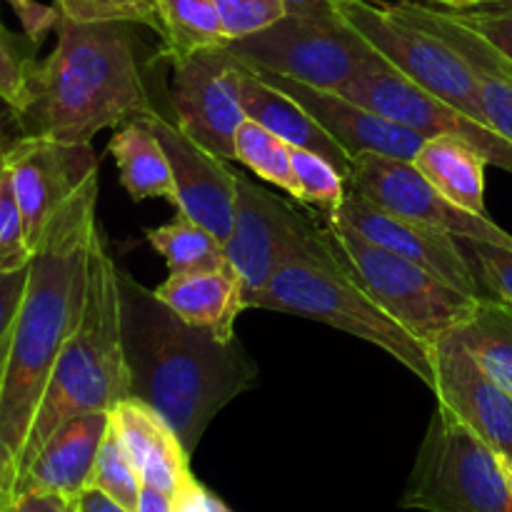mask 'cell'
Wrapping results in <instances>:
<instances>
[{
    "mask_svg": "<svg viewBox=\"0 0 512 512\" xmlns=\"http://www.w3.org/2000/svg\"><path fill=\"white\" fill-rule=\"evenodd\" d=\"M10 133H15V128H5V130H0V138H3V135H10Z\"/></svg>",
    "mask_w": 512,
    "mask_h": 512,
    "instance_id": "49",
    "label": "cell"
},
{
    "mask_svg": "<svg viewBox=\"0 0 512 512\" xmlns=\"http://www.w3.org/2000/svg\"><path fill=\"white\" fill-rule=\"evenodd\" d=\"M145 123L153 128L163 143L165 155L173 170L178 208L210 230L220 243H225L233 230L235 210V170L223 158L195 143L175 120L165 118L158 108L145 115Z\"/></svg>",
    "mask_w": 512,
    "mask_h": 512,
    "instance_id": "18",
    "label": "cell"
},
{
    "mask_svg": "<svg viewBox=\"0 0 512 512\" xmlns=\"http://www.w3.org/2000/svg\"><path fill=\"white\" fill-rule=\"evenodd\" d=\"M8 3L13 5L15 13H18L20 20H23L25 35H28V38L40 48L45 33L58 25L60 20L58 8H45V5L35 3V0H8Z\"/></svg>",
    "mask_w": 512,
    "mask_h": 512,
    "instance_id": "39",
    "label": "cell"
},
{
    "mask_svg": "<svg viewBox=\"0 0 512 512\" xmlns=\"http://www.w3.org/2000/svg\"><path fill=\"white\" fill-rule=\"evenodd\" d=\"M338 93L355 100L363 108L373 110V113L405 125V128L418 130L428 138L430 135H455L470 148L478 150L488 160V165H498V168L512 173L510 138H505L493 125L480 123L463 110L438 100L398 70H370V73L343 85Z\"/></svg>",
    "mask_w": 512,
    "mask_h": 512,
    "instance_id": "11",
    "label": "cell"
},
{
    "mask_svg": "<svg viewBox=\"0 0 512 512\" xmlns=\"http://www.w3.org/2000/svg\"><path fill=\"white\" fill-rule=\"evenodd\" d=\"M15 138V133L0 138V273H18L33 263V248L25 233L23 210L15 195L13 175L5 163V145Z\"/></svg>",
    "mask_w": 512,
    "mask_h": 512,
    "instance_id": "30",
    "label": "cell"
},
{
    "mask_svg": "<svg viewBox=\"0 0 512 512\" xmlns=\"http://www.w3.org/2000/svg\"><path fill=\"white\" fill-rule=\"evenodd\" d=\"M228 48L248 68L323 90H340L370 70L393 68L340 10L285 15L260 33L230 40Z\"/></svg>",
    "mask_w": 512,
    "mask_h": 512,
    "instance_id": "6",
    "label": "cell"
},
{
    "mask_svg": "<svg viewBox=\"0 0 512 512\" xmlns=\"http://www.w3.org/2000/svg\"><path fill=\"white\" fill-rule=\"evenodd\" d=\"M253 73H258L265 83H270L280 93L290 95L295 103L303 105L350 158L373 153L413 163L418 150L423 148L425 138H428L418 130H410L405 125L395 123V120H388L385 115L363 108L355 100L340 95L338 90L313 88V85H305L300 80L263 73V70H253Z\"/></svg>",
    "mask_w": 512,
    "mask_h": 512,
    "instance_id": "17",
    "label": "cell"
},
{
    "mask_svg": "<svg viewBox=\"0 0 512 512\" xmlns=\"http://www.w3.org/2000/svg\"><path fill=\"white\" fill-rule=\"evenodd\" d=\"M90 488L103 490L108 498L123 505L128 510H138L140 490H143V480H140L138 470H135L133 460H130L128 450H125L123 440H120L118 430L110 423L108 433H105L103 445L95 458L93 478H90Z\"/></svg>",
    "mask_w": 512,
    "mask_h": 512,
    "instance_id": "31",
    "label": "cell"
},
{
    "mask_svg": "<svg viewBox=\"0 0 512 512\" xmlns=\"http://www.w3.org/2000/svg\"><path fill=\"white\" fill-rule=\"evenodd\" d=\"M108 428L110 413H85L60 425L23 470L13 495L23 490H48L78 498L90 488L95 458Z\"/></svg>",
    "mask_w": 512,
    "mask_h": 512,
    "instance_id": "19",
    "label": "cell"
},
{
    "mask_svg": "<svg viewBox=\"0 0 512 512\" xmlns=\"http://www.w3.org/2000/svg\"><path fill=\"white\" fill-rule=\"evenodd\" d=\"M433 393L438 405L473 430L503 463L512 465V393L455 340L443 335L433 345Z\"/></svg>",
    "mask_w": 512,
    "mask_h": 512,
    "instance_id": "16",
    "label": "cell"
},
{
    "mask_svg": "<svg viewBox=\"0 0 512 512\" xmlns=\"http://www.w3.org/2000/svg\"><path fill=\"white\" fill-rule=\"evenodd\" d=\"M228 40L248 38L288 15L283 0H213Z\"/></svg>",
    "mask_w": 512,
    "mask_h": 512,
    "instance_id": "34",
    "label": "cell"
},
{
    "mask_svg": "<svg viewBox=\"0 0 512 512\" xmlns=\"http://www.w3.org/2000/svg\"><path fill=\"white\" fill-rule=\"evenodd\" d=\"M428 5H443L445 10H473L480 8L485 0H423Z\"/></svg>",
    "mask_w": 512,
    "mask_h": 512,
    "instance_id": "44",
    "label": "cell"
},
{
    "mask_svg": "<svg viewBox=\"0 0 512 512\" xmlns=\"http://www.w3.org/2000/svg\"><path fill=\"white\" fill-rule=\"evenodd\" d=\"M13 128V108L5 100H0V130Z\"/></svg>",
    "mask_w": 512,
    "mask_h": 512,
    "instance_id": "45",
    "label": "cell"
},
{
    "mask_svg": "<svg viewBox=\"0 0 512 512\" xmlns=\"http://www.w3.org/2000/svg\"><path fill=\"white\" fill-rule=\"evenodd\" d=\"M323 225L270 193L243 173H235L233 230L223 243L225 258L243 280L245 310L255 308L275 270L293 258Z\"/></svg>",
    "mask_w": 512,
    "mask_h": 512,
    "instance_id": "10",
    "label": "cell"
},
{
    "mask_svg": "<svg viewBox=\"0 0 512 512\" xmlns=\"http://www.w3.org/2000/svg\"><path fill=\"white\" fill-rule=\"evenodd\" d=\"M55 8L78 23H130L160 30L155 0H55Z\"/></svg>",
    "mask_w": 512,
    "mask_h": 512,
    "instance_id": "33",
    "label": "cell"
},
{
    "mask_svg": "<svg viewBox=\"0 0 512 512\" xmlns=\"http://www.w3.org/2000/svg\"><path fill=\"white\" fill-rule=\"evenodd\" d=\"M3 512H75V500L48 490H23L8 500Z\"/></svg>",
    "mask_w": 512,
    "mask_h": 512,
    "instance_id": "40",
    "label": "cell"
},
{
    "mask_svg": "<svg viewBox=\"0 0 512 512\" xmlns=\"http://www.w3.org/2000/svg\"><path fill=\"white\" fill-rule=\"evenodd\" d=\"M5 505H8V498H5V495H3V493H0V512H3V510H5Z\"/></svg>",
    "mask_w": 512,
    "mask_h": 512,
    "instance_id": "48",
    "label": "cell"
},
{
    "mask_svg": "<svg viewBox=\"0 0 512 512\" xmlns=\"http://www.w3.org/2000/svg\"><path fill=\"white\" fill-rule=\"evenodd\" d=\"M348 188L378 203L403 218L433 225L460 240H485V243L512 248V235L490 220V215H475L445 198L413 163L363 153L353 158Z\"/></svg>",
    "mask_w": 512,
    "mask_h": 512,
    "instance_id": "12",
    "label": "cell"
},
{
    "mask_svg": "<svg viewBox=\"0 0 512 512\" xmlns=\"http://www.w3.org/2000/svg\"><path fill=\"white\" fill-rule=\"evenodd\" d=\"M290 150L293 145L250 118H245L235 133V160L298 200V180L293 173Z\"/></svg>",
    "mask_w": 512,
    "mask_h": 512,
    "instance_id": "28",
    "label": "cell"
},
{
    "mask_svg": "<svg viewBox=\"0 0 512 512\" xmlns=\"http://www.w3.org/2000/svg\"><path fill=\"white\" fill-rule=\"evenodd\" d=\"M23 210L30 248H38L53 215L100 168L90 145H65L48 138H18L3 150Z\"/></svg>",
    "mask_w": 512,
    "mask_h": 512,
    "instance_id": "15",
    "label": "cell"
},
{
    "mask_svg": "<svg viewBox=\"0 0 512 512\" xmlns=\"http://www.w3.org/2000/svg\"><path fill=\"white\" fill-rule=\"evenodd\" d=\"M345 0H283L288 15H305V13H335Z\"/></svg>",
    "mask_w": 512,
    "mask_h": 512,
    "instance_id": "43",
    "label": "cell"
},
{
    "mask_svg": "<svg viewBox=\"0 0 512 512\" xmlns=\"http://www.w3.org/2000/svg\"><path fill=\"white\" fill-rule=\"evenodd\" d=\"M155 13L160 23L158 35L163 38L160 58L170 63L230 43L213 0H155Z\"/></svg>",
    "mask_w": 512,
    "mask_h": 512,
    "instance_id": "26",
    "label": "cell"
},
{
    "mask_svg": "<svg viewBox=\"0 0 512 512\" xmlns=\"http://www.w3.org/2000/svg\"><path fill=\"white\" fill-rule=\"evenodd\" d=\"M30 265L18 273H0V375H3V360H5V345H8L10 328L18 315L20 300L25 295V285H28Z\"/></svg>",
    "mask_w": 512,
    "mask_h": 512,
    "instance_id": "37",
    "label": "cell"
},
{
    "mask_svg": "<svg viewBox=\"0 0 512 512\" xmlns=\"http://www.w3.org/2000/svg\"><path fill=\"white\" fill-rule=\"evenodd\" d=\"M460 243L473 260L485 290L512 303V248L485 243V240H460Z\"/></svg>",
    "mask_w": 512,
    "mask_h": 512,
    "instance_id": "35",
    "label": "cell"
},
{
    "mask_svg": "<svg viewBox=\"0 0 512 512\" xmlns=\"http://www.w3.org/2000/svg\"><path fill=\"white\" fill-rule=\"evenodd\" d=\"M128 398L133 395L120 333L118 265L110 258L98 230L90 248L88 288L80 320L65 340L40 400L25 443L20 475L60 425L85 413H110Z\"/></svg>",
    "mask_w": 512,
    "mask_h": 512,
    "instance_id": "4",
    "label": "cell"
},
{
    "mask_svg": "<svg viewBox=\"0 0 512 512\" xmlns=\"http://www.w3.org/2000/svg\"><path fill=\"white\" fill-rule=\"evenodd\" d=\"M98 170L43 230L5 345L0 375V493L13 498L25 443L65 340L80 320L90 248L100 230Z\"/></svg>",
    "mask_w": 512,
    "mask_h": 512,
    "instance_id": "1",
    "label": "cell"
},
{
    "mask_svg": "<svg viewBox=\"0 0 512 512\" xmlns=\"http://www.w3.org/2000/svg\"><path fill=\"white\" fill-rule=\"evenodd\" d=\"M328 223L333 243L363 288L378 300L380 308L398 320L405 330L433 348L443 335L453 333L470 313L478 298L453 288L423 265L378 248L348 225Z\"/></svg>",
    "mask_w": 512,
    "mask_h": 512,
    "instance_id": "8",
    "label": "cell"
},
{
    "mask_svg": "<svg viewBox=\"0 0 512 512\" xmlns=\"http://www.w3.org/2000/svg\"><path fill=\"white\" fill-rule=\"evenodd\" d=\"M110 423L118 430L143 485L175 495L190 473V455L163 415L143 400L128 398L110 410Z\"/></svg>",
    "mask_w": 512,
    "mask_h": 512,
    "instance_id": "20",
    "label": "cell"
},
{
    "mask_svg": "<svg viewBox=\"0 0 512 512\" xmlns=\"http://www.w3.org/2000/svg\"><path fill=\"white\" fill-rule=\"evenodd\" d=\"M503 468H505V478H508V485H510V490H512V465L503 463Z\"/></svg>",
    "mask_w": 512,
    "mask_h": 512,
    "instance_id": "47",
    "label": "cell"
},
{
    "mask_svg": "<svg viewBox=\"0 0 512 512\" xmlns=\"http://www.w3.org/2000/svg\"><path fill=\"white\" fill-rule=\"evenodd\" d=\"M290 158H293V173L298 180L300 203L323 213L325 220H333L345 203L348 180L340 175V170L333 163L310 153V150L293 148Z\"/></svg>",
    "mask_w": 512,
    "mask_h": 512,
    "instance_id": "29",
    "label": "cell"
},
{
    "mask_svg": "<svg viewBox=\"0 0 512 512\" xmlns=\"http://www.w3.org/2000/svg\"><path fill=\"white\" fill-rule=\"evenodd\" d=\"M255 308L318 320L368 340L393 355L433 390V348L390 318L363 288L333 243L328 223L275 270Z\"/></svg>",
    "mask_w": 512,
    "mask_h": 512,
    "instance_id": "5",
    "label": "cell"
},
{
    "mask_svg": "<svg viewBox=\"0 0 512 512\" xmlns=\"http://www.w3.org/2000/svg\"><path fill=\"white\" fill-rule=\"evenodd\" d=\"M173 512H230L228 505L220 498H215L205 485L195 480V475H188L173 495Z\"/></svg>",
    "mask_w": 512,
    "mask_h": 512,
    "instance_id": "38",
    "label": "cell"
},
{
    "mask_svg": "<svg viewBox=\"0 0 512 512\" xmlns=\"http://www.w3.org/2000/svg\"><path fill=\"white\" fill-rule=\"evenodd\" d=\"M415 168L453 203L475 215L485 208V168L488 160L455 135H430L413 160Z\"/></svg>",
    "mask_w": 512,
    "mask_h": 512,
    "instance_id": "24",
    "label": "cell"
},
{
    "mask_svg": "<svg viewBox=\"0 0 512 512\" xmlns=\"http://www.w3.org/2000/svg\"><path fill=\"white\" fill-rule=\"evenodd\" d=\"M465 23L483 33L500 53L512 60V5H493V8L458 10Z\"/></svg>",
    "mask_w": 512,
    "mask_h": 512,
    "instance_id": "36",
    "label": "cell"
},
{
    "mask_svg": "<svg viewBox=\"0 0 512 512\" xmlns=\"http://www.w3.org/2000/svg\"><path fill=\"white\" fill-rule=\"evenodd\" d=\"M108 150L120 173V185L135 203L163 198L173 208H178L170 160L165 155L163 143L153 133V128L145 123V118L130 120V123L115 128Z\"/></svg>",
    "mask_w": 512,
    "mask_h": 512,
    "instance_id": "23",
    "label": "cell"
},
{
    "mask_svg": "<svg viewBox=\"0 0 512 512\" xmlns=\"http://www.w3.org/2000/svg\"><path fill=\"white\" fill-rule=\"evenodd\" d=\"M333 223L348 225L350 230L363 235L378 248L423 265L438 278L448 280L453 288L463 290L465 295H473V298L490 295L460 238L433 225L390 213L358 190L348 188L343 208L335 215Z\"/></svg>",
    "mask_w": 512,
    "mask_h": 512,
    "instance_id": "14",
    "label": "cell"
},
{
    "mask_svg": "<svg viewBox=\"0 0 512 512\" xmlns=\"http://www.w3.org/2000/svg\"><path fill=\"white\" fill-rule=\"evenodd\" d=\"M493 5H512V0H485L480 8H493Z\"/></svg>",
    "mask_w": 512,
    "mask_h": 512,
    "instance_id": "46",
    "label": "cell"
},
{
    "mask_svg": "<svg viewBox=\"0 0 512 512\" xmlns=\"http://www.w3.org/2000/svg\"><path fill=\"white\" fill-rule=\"evenodd\" d=\"M145 238L155 253L163 255L170 275L220 268L228 263L223 243L183 210H178L170 223L145 230Z\"/></svg>",
    "mask_w": 512,
    "mask_h": 512,
    "instance_id": "27",
    "label": "cell"
},
{
    "mask_svg": "<svg viewBox=\"0 0 512 512\" xmlns=\"http://www.w3.org/2000/svg\"><path fill=\"white\" fill-rule=\"evenodd\" d=\"M240 60V58H238ZM238 95L240 105H243L245 115L293 148L310 150V153L320 155L328 163H333L340 170L345 180L350 178L353 170V158L335 143L328 135V130L308 113L300 103H295L290 95L280 93L270 83H265L258 73L248 68L240 60V73H238Z\"/></svg>",
    "mask_w": 512,
    "mask_h": 512,
    "instance_id": "21",
    "label": "cell"
},
{
    "mask_svg": "<svg viewBox=\"0 0 512 512\" xmlns=\"http://www.w3.org/2000/svg\"><path fill=\"white\" fill-rule=\"evenodd\" d=\"M130 23H78L60 15L53 53L30 73L28 95L13 113L18 138L90 145L155 110Z\"/></svg>",
    "mask_w": 512,
    "mask_h": 512,
    "instance_id": "3",
    "label": "cell"
},
{
    "mask_svg": "<svg viewBox=\"0 0 512 512\" xmlns=\"http://www.w3.org/2000/svg\"><path fill=\"white\" fill-rule=\"evenodd\" d=\"M118 293L130 395L163 415L193 455L215 415L258 385V363L238 338L185 323L123 268Z\"/></svg>",
    "mask_w": 512,
    "mask_h": 512,
    "instance_id": "2",
    "label": "cell"
},
{
    "mask_svg": "<svg viewBox=\"0 0 512 512\" xmlns=\"http://www.w3.org/2000/svg\"><path fill=\"white\" fill-rule=\"evenodd\" d=\"M338 10L393 65V70L443 103L490 125L468 63L438 33L405 13L403 5L385 0H345Z\"/></svg>",
    "mask_w": 512,
    "mask_h": 512,
    "instance_id": "9",
    "label": "cell"
},
{
    "mask_svg": "<svg viewBox=\"0 0 512 512\" xmlns=\"http://www.w3.org/2000/svg\"><path fill=\"white\" fill-rule=\"evenodd\" d=\"M400 508L423 512H512L503 460L438 405L425 430Z\"/></svg>",
    "mask_w": 512,
    "mask_h": 512,
    "instance_id": "7",
    "label": "cell"
},
{
    "mask_svg": "<svg viewBox=\"0 0 512 512\" xmlns=\"http://www.w3.org/2000/svg\"><path fill=\"white\" fill-rule=\"evenodd\" d=\"M455 340L512 393V303L495 295L478 298L473 313L453 330Z\"/></svg>",
    "mask_w": 512,
    "mask_h": 512,
    "instance_id": "25",
    "label": "cell"
},
{
    "mask_svg": "<svg viewBox=\"0 0 512 512\" xmlns=\"http://www.w3.org/2000/svg\"><path fill=\"white\" fill-rule=\"evenodd\" d=\"M75 512H133V510L118 505L113 498H108L103 490L85 488L83 493L75 498Z\"/></svg>",
    "mask_w": 512,
    "mask_h": 512,
    "instance_id": "41",
    "label": "cell"
},
{
    "mask_svg": "<svg viewBox=\"0 0 512 512\" xmlns=\"http://www.w3.org/2000/svg\"><path fill=\"white\" fill-rule=\"evenodd\" d=\"M135 512H173V495L155 490L150 485H143Z\"/></svg>",
    "mask_w": 512,
    "mask_h": 512,
    "instance_id": "42",
    "label": "cell"
},
{
    "mask_svg": "<svg viewBox=\"0 0 512 512\" xmlns=\"http://www.w3.org/2000/svg\"><path fill=\"white\" fill-rule=\"evenodd\" d=\"M155 295L185 323L210 330L223 340L235 338V320L245 310L243 280L230 263L168 275V280L155 288Z\"/></svg>",
    "mask_w": 512,
    "mask_h": 512,
    "instance_id": "22",
    "label": "cell"
},
{
    "mask_svg": "<svg viewBox=\"0 0 512 512\" xmlns=\"http://www.w3.org/2000/svg\"><path fill=\"white\" fill-rule=\"evenodd\" d=\"M170 65L175 123L213 155L235 160V133L248 118L238 95L240 60L223 45L198 50Z\"/></svg>",
    "mask_w": 512,
    "mask_h": 512,
    "instance_id": "13",
    "label": "cell"
},
{
    "mask_svg": "<svg viewBox=\"0 0 512 512\" xmlns=\"http://www.w3.org/2000/svg\"><path fill=\"white\" fill-rule=\"evenodd\" d=\"M38 65V45L28 35L13 33L0 20V100L15 110L25 103L30 73Z\"/></svg>",
    "mask_w": 512,
    "mask_h": 512,
    "instance_id": "32",
    "label": "cell"
}]
</instances>
